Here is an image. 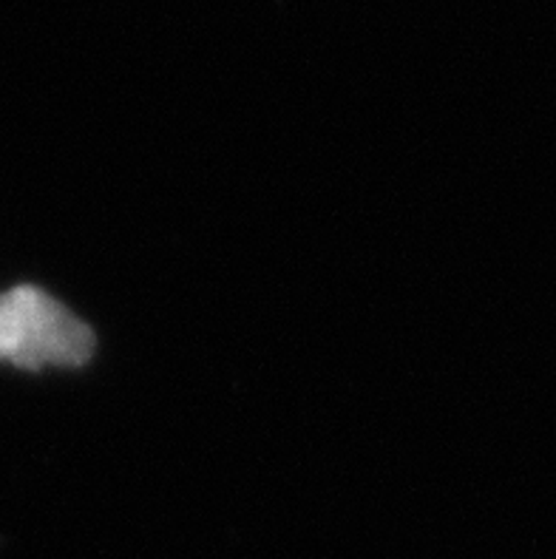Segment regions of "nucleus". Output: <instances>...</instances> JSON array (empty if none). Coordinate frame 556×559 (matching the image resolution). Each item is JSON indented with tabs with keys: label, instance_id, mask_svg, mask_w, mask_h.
<instances>
[{
	"label": "nucleus",
	"instance_id": "nucleus-1",
	"mask_svg": "<svg viewBox=\"0 0 556 559\" xmlns=\"http://www.w3.org/2000/svg\"><path fill=\"white\" fill-rule=\"evenodd\" d=\"M97 338L92 326L35 284L0 293V364L17 369L85 367Z\"/></svg>",
	"mask_w": 556,
	"mask_h": 559
}]
</instances>
